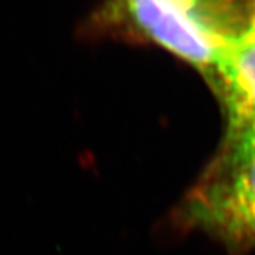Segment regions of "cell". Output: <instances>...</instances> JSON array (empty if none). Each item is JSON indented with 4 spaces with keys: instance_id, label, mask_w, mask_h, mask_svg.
I'll use <instances>...</instances> for the list:
<instances>
[{
    "instance_id": "obj_1",
    "label": "cell",
    "mask_w": 255,
    "mask_h": 255,
    "mask_svg": "<svg viewBox=\"0 0 255 255\" xmlns=\"http://www.w3.org/2000/svg\"><path fill=\"white\" fill-rule=\"evenodd\" d=\"M176 220L231 253L255 250V127H227L220 152L182 200Z\"/></svg>"
},
{
    "instance_id": "obj_5",
    "label": "cell",
    "mask_w": 255,
    "mask_h": 255,
    "mask_svg": "<svg viewBox=\"0 0 255 255\" xmlns=\"http://www.w3.org/2000/svg\"><path fill=\"white\" fill-rule=\"evenodd\" d=\"M248 33L251 34V36L255 38V11L253 13V18H251V23H250V26H248Z\"/></svg>"
},
{
    "instance_id": "obj_4",
    "label": "cell",
    "mask_w": 255,
    "mask_h": 255,
    "mask_svg": "<svg viewBox=\"0 0 255 255\" xmlns=\"http://www.w3.org/2000/svg\"><path fill=\"white\" fill-rule=\"evenodd\" d=\"M173 1L180 4L186 10H189L194 17H197V14H199L197 11H200V6H199L200 1L199 0H173Z\"/></svg>"
},
{
    "instance_id": "obj_2",
    "label": "cell",
    "mask_w": 255,
    "mask_h": 255,
    "mask_svg": "<svg viewBox=\"0 0 255 255\" xmlns=\"http://www.w3.org/2000/svg\"><path fill=\"white\" fill-rule=\"evenodd\" d=\"M84 38L136 37L163 47L193 65L217 88L219 41L173 0H104L84 21Z\"/></svg>"
},
{
    "instance_id": "obj_3",
    "label": "cell",
    "mask_w": 255,
    "mask_h": 255,
    "mask_svg": "<svg viewBox=\"0 0 255 255\" xmlns=\"http://www.w3.org/2000/svg\"><path fill=\"white\" fill-rule=\"evenodd\" d=\"M217 88L227 111L228 127H255V38L243 34L219 46Z\"/></svg>"
}]
</instances>
